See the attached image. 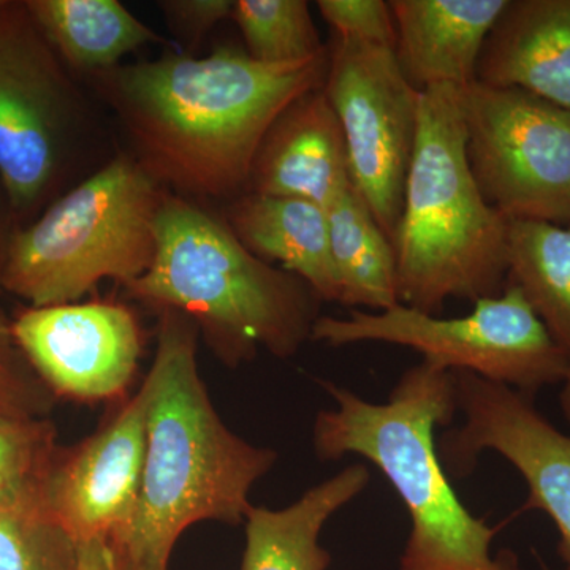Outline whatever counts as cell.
<instances>
[{"mask_svg": "<svg viewBox=\"0 0 570 570\" xmlns=\"http://www.w3.org/2000/svg\"><path fill=\"white\" fill-rule=\"evenodd\" d=\"M311 340L332 347L387 343L420 352L449 371H469L534 395L564 384L568 356L554 343L517 285L479 299L464 317L441 318L396 305L381 313L354 309L347 317L321 316Z\"/></svg>", "mask_w": 570, "mask_h": 570, "instance_id": "cell-7", "label": "cell"}, {"mask_svg": "<svg viewBox=\"0 0 570 570\" xmlns=\"http://www.w3.org/2000/svg\"><path fill=\"white\" fill-rule=\"evenodd\" d=\"M165 194L116 154L11 239L0 283L32 307L80 302L104 281L126 287L153 264Z\"/></svg>", "mask_w": 570, "mask_h": 570, "instance_id": "cell-6", "label": "cell"}, {"mask_svg": "<svg viewBox=\"0 0 570 570\" xmlns=\"http://www.w3.org/2000/svg\"><path fill=\"white\" fill-rule=\"evenodd\" d=\"M3 3H6V2H2V0H0V7H2V6H3Z\"/></svg>", "mask_w": 570, "mask_h": 570, "instance_id": "cell-30", "label": "cell"}, {"mask_svg": "<svg viewBox=\"0 0 570 570\" xmlns=\"http://www.w3.org/2000/svg\"><path fill=\"white\" fill-rule=\"evenodd\" d=\"M475 81L570 110V0H509L483 43Z\"/></svg>", "mask_w": 570, "mask_h": 570, "instance_id": "cell-15", "label": "cell"}, {"mask_svg": "<svg viewBox=\"0 0 570 570\" xmlns=\"http://www.w3.org/2000/svg\"><path fill=\"white\" fill-rule=\"evenodd\" d=\"M335 409L318 412L313 448L318 460L360 455L400 494L411 532L400 570H523L512 550H491L497 528L456 497L434 431L455 417L452 371L422 360L400 377L385 403L321 381Z\"/></svg>", "mask_w": 570, "mask_h": 570, "instance_id": "cell-3", "label": "cell"}, {"mask_svg": "<svg viewBox=\"0 0 570 570\" xmlns=\"http://www.w3.org/2000/svg\"><path fill=\"white\" fill-rule=\"evenodd\" d=\"M326 24L341 39L396 48L392 7L384 0H318Z\"/></svg>", "mask_w": 570, "mask_h": 570, "instance_id": "cell-25", "label": "cell"}, {"mask_svg": "<svg viewBox=\"0 0 570 570\" xmlns=\"http://www.w3.org/2000/svg\"><path fill=\"white\" fill-rule=\"evenodd\" d=\"M508 283L520 288L570 363V224L510 220Z\"/></svg>", "mask_w": 570, "mask_h": 570, "instance_id": "cell-21", "label": "cell"}, {"mask_svg": "<svg viewBox=\"0 0 570 570\" xmlns=\"http://www.w3.org/2000/svg\"><path fill=\"white\" fill-rule=\"evenodd\" d=\"M452 376L463 423L438 444L449 478H469L489 450L508 460L527 482L524 509L542 510L557 527L558 554L570 570V436L539 411L534 395L469 371Z\"/></svg>", "mask_w": 570, "mask_h": 570, "instance_id": "cell-11", "label": "cell"}, {"mask_svg": "<svg viewBox=\"0 0 570 570\" xmlns=\"http://www.w3.org/2000/svg\"><path fill=\"white\" fill-rule=\"evenodd\" d=\"M469 167L509 220L570 224V110L513 88L460 89Z\"/></svg>", "mask_w": 570, "mask_h": 570, "instance_id": "cell-8", "label": "cell"}, {"mask_svg": "<svg viewBox=\"0 0 570 570\" xmlns=\"http://www.w3.org/2000/svg\"><path fill=\"white\" fill-rule=\"evenodd\" d=\"M0 570H80V543L41 499L0 508Z\"/></svg>", "mask_w": 570, "mask_h": 570, "instance_id": "cell-23", "label": "cell"}, {"mask_svg": "<svg viewBox=\"0 0 570 570\" xmlns=\"http://www.w3.org/2000/svg\"><path fill=\"white\" fill-rule=\"evenodd\" d=\"M326 63L328 50L272 66L224 47L202 58L165 51L89 80L154 181L197 204L232 202L246 193L269 127L288 105L324 86Z\"/></svg>", "mask_w": 570, "mask_h": 570, "instance_id": "cell-1", "label": "cell"}, {"mask_svg": "<svg viewBox=\"0 0 570 570\" xmlns=\"http://www.w3.org/2000/svg\"><path fill=\"white\" fill-rule=\"evenodd\" d=\"M340 305L381 313L400 305L396 253L352 186L326 206Z\"/></svg>", "mask_w": 570, "mask_h": 570, "instance_id": "cell-20", "label": "cell"}, {"mask_svg": "<svg viewBox=\"0 0 570 570\" xmlns=\"http://www.w3.org/2000/svg\"><path fill=\"white\" fill-rule=\"evenodd\" d=\"M232 20L254 61L295 63L324 56L306 0H235Z\"/></svg>", "mask_w": 570, "mask_h": 570, "instance_id": "cell-22", "label": "cell"}, {"mask_svg": "<svg viewBox=\"0 0 570 570\" xmlns=\"http://www.w3.org/2000/svg\"><path fill=\"white\" fill-rule=\"evenodd\" d=\"M324 92L346 140L352 184L393 243L417 140L420 92L393 48L336 36Z\"/></svg>", "mask_w": 570, "mask_h": 570, "instance_id": "cell-10", "label": "cell"}, {"mask_svg": "<svg viewBox=\"0 0 570 570\" xmlns=\"http://www.w3.org/2000/svg\"><path fill=\"white\" fill-rule=\"evenodd\" d=\"M80 570H121L110 543L105 540L80 543Z\"/></svg>", "mask_w": 570, "mask_h": 570, "instance_id": "cell-28", "label": "cell"}, {"mask_svg": "<svg viewBox=\"0 0 570 570\" xmlns=\"http://www.w3.org/2000/svg\"><path fill=\"white\" fill-rule=\"evenodd\" d=\"M88 104L24 3L0 7V179L26 212L61 175Z\"/></svg>", "mask_w": 570, "mask_h": 570, "instance_id": "cell-9", "label": "cell"}, {"mask_svg": "<svg viewBox=\"0 0 570 570\" xmlns=\"http://www.w3.org/2000/svg\"><path fill=\"white\" fill-rule=\"evenodd\" d=\"M509 0H392L396 58L417 91L466 88L483 43Z\"/></svg>", "mask_w": 570, "mask_h": 570, "instance_id": "cell-16", "label": "cell"}, {"mask_svg": "<svg viewBox=\"0 0 570 570\" xmlns=\"http://www.w3.org/2000/svg\"><path fill=\"white\" fill-rule=\"evenodd\" d=\"M352 186L346 140L322 86L277 116L255 154L246 193L326 208Z\"/></svg>", "mask_w": 570, "mask_h": 570, "instance_id": "cell-14", "label": "cell"}, {"mask_svg": "<svg viewBox=\"0 0 570 570\" xmlns=\"http://www.w3.org/2000/svg\"><path fill=\"white\" fill-rule=\"evenodd\" d=\"M224 220L247 250L305 281L321 302L340 303L324 206L302 198L245 193Z\"/></svg>", "mask_w": 570, "mask_h": 570, "instance_id": "cell-17", "label": "cell"}, {"mask_svg": "<svg viewBox=\"0 0 570 570\" xmlns=\"http://www.w3.org/2000/svg\"><path fill=\"white\" fill-rule=\"evenodd\" d=\"M11 333L47 387L81 403L122 400L145 347L134 311L115 302L31 307Z\"/></svg>", "mask_w": 570, "mask_h": 570, "instance_id": "cell-12", "label": "cell"}, {"mask_svg": "<svg viewBox=\"0 0 570 570\" xmlns=\"http://www.w3.org/2000/svg\"><path fill=\"white\" fill-rule=\"evenodd\" d=\"M509 224L469 167L460 88L420 91L417 140L393 239L401 305L438 316L449 299L502 294Z\"/></svg>", "mask_w": 570, "mask_h": 570, "instance_id": "cell-5", "label": "cell"}, {"mask_svg": "<svg viewBox=\"0 0 570 570\" xmlns=\"http://www.w3.org/2000/svg\"><path fill=\"white\" fill-rule=\"evenodd\" d=\"M124 291L157 314L189 317L228 367L253 362L261 348L291 358L321 317L305 281L247 250L224 217L170 193L157 216L153 264Z\"/></svg>", "mask_w": 570, "mask_h": 570, "instance_id": "cell-4", "label": "cell"}, {"mask_svg": "<svg viewBox=\"0 0 570 570\" xmlns=\"http://www.w3.org/2000/svg\"><path fill=\"white\" fill-rule=\"evenodd\" d=\"M146 455L141 385L102 426L62 453L50 469L41 504L78 543H115L132 524Z\"/></svg>", "mask_w": 570, "mask_h": 570, "instance_id": "cell-13", "label": "cell"}, {"mask_svg": "<svg viewBox=\"0 0 570 570\" xmlns=\"http://www.w3.org/2000/svg\"><path fill=\"white\" fill-rule=\"evenodd\" d=\"M52 463L50 426L0 409V508L41 499Z\"/></svg>", "mask_w": 570, "mask_h": 570, "instance_id": "cell-24", "label": "cell"}, {"mask_svg": "<svg viewBox=\"0 0 570 570\" xmlns=\"http://www.w3.org/2000/svg\"><path fill=\"white\" fill-rule=\"evenodd\" d=\"M370 469L352 464L284 509L250 508L245 520L242 570H328L332 554L321 546L330 519L367 489Z\"/></svg>", "mask_w": 570, "mask_h": 570, "instance_id": "cell-18", "label": "cell"}, {"mask_svg": "<svg viewBox=\"0 0 570 570\" xmlns=\"http://www.w3.org/2000/svg\"><path fill=\"white\" fill-rule=\"evenodd\" d=\"M170 31L184 43L195 45L232 17V0H164L159 2Z\"/></svg>", "mask_w": 570, "mask_h": 570, "instance_id": "cell-27", "label": "cell"}, {"mask_svg": "<svg viewBox=\"0 0 570 570\" xmlns=\"http://www.w3.org/2000/svg\"><path fill=\"white\" fill-rule=\"evenodd\" d=\"M22 352L11 333V324L0 316V409L13 414H36L45 400L39 385L28 376L21 362Z\"/></svg>", "mask_w": 570, "mask_h": 570, "instance_id": "cell-26", "label": "cell"}, {"mask_svg": "<svg viewBox=\"0 0 570 570\" xmlns=\"http://www.w3.org/2000/svg\"><path fill=\"white\" fill-rule=\"evenodd\" d=\"M146 393V455L132 524L110 543L122 570H168L183 532L200 521L245 524L275 449L238 436L214 407L197 363V325L163 311Z\"/></svg>", "mask_w": 570, "mask_h": 570, "instance_id": "cell-2", "label": "cell"}, {"mask_svg": "<svg viewBox=\"0 0 570 570\" xmlns=\"http://www.w3.org/2000/svg\"><path fill=\"white\" fill-rule=\"evenodd\" d=\"M37 28L70 69L92 77L146 45L168 43L118 0H29Z\"/></svg>", "mask_w": 570, "mask_h": 570, "instance_id": "cell-19", "label": "cell"}, {"mask_svg": "<svg viewBox=\"0 0 570 570\" xmlns=\"http://www.w3.org/2000/svg\"><path fill=\"white\" fill-rule=\"evenodd\" d=\"M122 570V569H121Z\"/></svg>", "mask_w": 570, "mask_h": 570, "instance_id": "cell-31", "label": "cell"}, {"mask_svg": "<svg viewBox=\"0 0 570 570\" xmlns=\"http://www.w3.org/2000/svg\"><path fill=\"white\" fill-rule=\"evenodd\" d=\"M562 385H564V387H562L560 395L561 409L562 412H564V417L568 419L570 423V374Z\"/></svg>", "mask_w": 570, "mask_h": 570, "instance_id": "cell-29", "label": "cell"}]
</instances>
